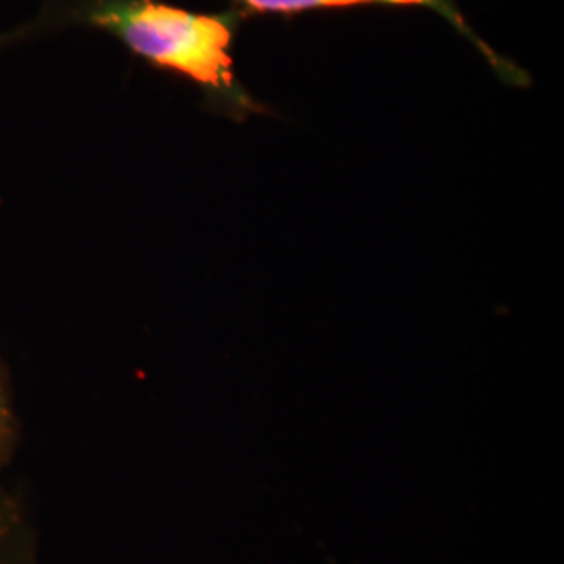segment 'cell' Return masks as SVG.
<instances>
[{"label":"cell","instance_id":"1","mask_svg":"<svg viewBox=\"0 0 564 564\" xmlns=\"http://www.w3.org/2000/svg\"><path fill=\"white\" fill-rule=\"evenodd\" d=\"M80 15L134 55L195 82L214 111L232 120L265 111L232 72L230 44L247 15L241 9L207 15L158 0H88Z\"/></svg>","mask_w":564,"mask_h":564},{"label":"cell","instance_id":"2","mask_svg":"<svg viewBox=\"0 0 564 564\" xmlns=\"http://www.w3.org/2000/svg\"><path fill=\"white\" fill-rule=\"evenodd\" d=\"M237 7H241L242 13H276V15H295L303 11H316V9H345V7H362V4H391V7H426L440 13L445 21H449L456 32L466 41L473 42L477 51L489 61V65L496 69V74L506 84L527 86L529 78L523 69H519L514 63L498 55L487 42L481 41L475 30L466 23L456 7V0H232Z\"/></svg>","mask_w":564,"mask_h":564},{"label":"cell","instance_id":"3","mask_svg":"<svg viewBox=\"0 0 564 564\" xmlns=\"http://www.w3.org/2000/svg\"><path fill=\"white\" fill-rule=\"evenodd\" d=\"M0 564H44L32 512L4 473H0Z\"/></svg>","mask_w":564,"mask_h":564},{"label":"cell","instance_id":"4","mask_svg":"<svg viewBox=\"0 0 564 564\" xmlns=\"http://www.w3.org/2000/svg\"><path fill=\"white\" fill-rule=\"evenodd\" d=\"M20 440L21 426L18 408L13 402L9 381H7V372L0 362V473H7V468L15 460Z\"/></svg>","mask_w":564,"mask_h":564}]
</instances>
